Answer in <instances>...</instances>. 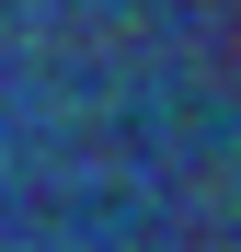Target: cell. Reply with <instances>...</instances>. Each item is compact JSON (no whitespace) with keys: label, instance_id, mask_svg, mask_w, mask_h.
<instances>
[]
</instances>
